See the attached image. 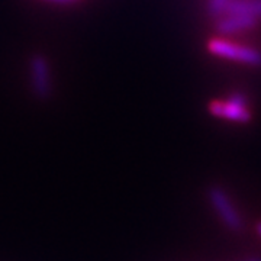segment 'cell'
I'll return each instance as SVG.
<instances>
[{
  "instance_id": "cell-1",
  "label": "cell",
  "mask_w": 261,
  "mask_h": 261,
  "mask_svg": "<svg viewBox=\"0 0 261 261\" xmlns=\"http://www.w3.org/2000/svg\"><path fill=\"white\" fill-rule=\"evenodd\" d=\"M207 49L215 56L224 57L228 60H233L244 64L260 65L261 64V53L252 49V48L237 45L233 42H229L226 39L214 38L207 42Z\"/></svg>"
},
{
  "instance_id": "cell-2",
  "label": "cell",
  "mask_w": 261,
  "mask_h": 261,
  "mask_svg": "<svg viewBox=\"0 0 261 261\" xmlns=\"http://www.w3.org/2000/svg\"><path fill=\"white\" fill-rule=\"evenodd\" d=\"M207 196H209V200L211 203L216 209V212L219 214V216L222 218L226 226L232 231H240L243 222H241V218L238 212L235 211V207L231 203L228 195L225 193L221 187L212 186L207 190Z\"/></svg>"
},
{
  "instance_id": "cell-3",
  "label": "cell",
  "mask_w": 261,
  "mask_h": 261,
  "mask_svg": "<svg viewBox=\"0 0 261 261\" xmlns=\"http://www.w3.org/2000/svg\"><path fill=\"white\" fill-rule=\"evenodd\" d=\"M209 111L215 116L225 118L229 121L248 122L251 121V113L245 108V100L243 96H233L226 102L215 100L209 105Z\"/></svg>"
},
{
  "instance_id": "cell-4",
  "label": "cell",
  "mask_w": 261,
  "mask_h": 261,
  "mask_svg": "<svg viewBox=\"0 0 261 261\" xmlns=\"http://www.w3.org/2000/svg\"><path fill=\"white\" fill-rule=\"evenodd\" d=\"M32 87L39 97H47L51 93V74L45 57L37 54L31 58Z\"/></svg>"
},
{
  "instance_id": "cell-5",
  "label": "cell",
  "mask_w": 261,
  "mask_h": 261,
  "mask_svg": "<svg viewBox=\"0 0 261 261\" xmlns=\"http://www.w3.org/2000/svg\"><path fill=\"white\" fill-rule=\"evenodd\" d=\"M224 10L229 15H245V16H261V0H238L225 5Z\"/></svg>"
},
{
  "instance_id": "cell-6",
  "label": "cell",
  "mask_w": 261,
  "mask_h": 261,
  "mask_svg": "<svg viewBox=\"0 0 261 261\" xmlns=\"http://www.w3.org/2000/svg\"><path fill=\"white\" fill-rule=\"evenodd\" d=\"M255 18L252 16H245V15H231V18L225 19L224 22L219 25V31L224 34H232L241 29L250 28L254 25Z\"/></svg>"
},
{
  "instance_id": "cell-7",
  "label": "cell",
  "mask_w": 261,
  "mask_h": 261,
  "mask_svg": "<svg viewBox=\"0 0 261 261\" xmlns=\"http://www.w3.org/2000/svg\"><path fill=\"white\" fill-rule=\"evenodd\" d=\"M226 3H228V0H211V9L212 12H221V10H224Z\"/></svg>"
},
{
  "instance_id": "cell-8",
  "label": "cell",
  "mask_w": 261,
  "mask_h": 261,
  "mask_svg": "<svg viewBox=\"0 0 261 261\" xmlns=\"http://www.w3.org/2000/svg\"><path fill=\"white\" fill-rule=\"evenodd\" d=\"M48 2H54V3H71V2H77V0H48Z\"/></svg>"
},
{
  "instance_id": "cell-9",
  "label": "cell",
  "mask_w": 261,
  "mask_h": 261,
  "mask_svg": "<svg viewBox=\"0 0 261 261\" xmlns=\"http://www.w3.org/2000/svg\"><path fill=\"white\" fill-rule=\"evenodd\" d=\"M247 261H261V258L260 257H252V258H250V260Z\"/></svg>"
},
{
  "instance_id": "cell-10",
  "label": "cell",
  "mask_w": 261,
  "mask_h": 261,
  "mask_svg": "<svg viewBox=\"0 0 261 261\" xmlns=\"http://www.w3.org/2000/svg\"><path fill=\"white\" fill-rule=\"evenodd\" d=\"M257 231H258V233L261 235V222L258 225H257Z\"/></svg>"
}]
</instances>
